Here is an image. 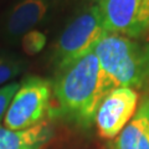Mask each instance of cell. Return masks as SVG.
<instances>
[{"label":"cell","instance_id":"6da1fadb","mask_svg":"<svg viewBox=\"0 0 149 149\" xmlns=\"http://www.w3.org/2000/svg\"><path fill=\"white\" fill-rule=\"evenodd\" d=\"M107 93L100 61L91 51L57 71L52 82L49 116L87 129L95 123L97 109Z\"/></svg>","mask_w":149,"mask_h":149},{"label":"cell","instance_id":"7a4b0ae2","mask_svg":"<svg viewBox=\"0 0 149 149\" xmlns=\"http://www.w3.org/2000/svg\"><path fill=\"white\" fill-rule=\"evenodd\" d=\"M107 92L118 87L141 90L149 85V42L106 34L95 45Z\"/></svg>","mask_w":149,"mask_h":149},{"label":"cell","instance_id":"3957f363","mask_svg":"<svg viewBox=\"0 0 149 149\" xmlns=\"http://www.w3.org/2000/svg\"><path fill=\"white\" fill-rule=\"evenodd\" d=\"M108 32L102 22L97 5L88 8L70 22L55 46L54 62L56 72L68 67L88 52Z\"/></svg>","mask_w":149,"mask_h":149},{"label":"cell","instance_id":"277c9868","mask_svg":"<svg viewBox=\"0 0 149 149\" xmlns=\"http://www.w3.org/2000/svg\"><path fill=\"white\" fill-rule=\"evenodd\" d=\"M52 83L40 77L26 78L20 83L4 117V125L22 130L45 122L50 113Z\"/></svg>","mask_w":149,"mask_h":149},{"label":"cell","instance_id":"5b68a950","mask_svg":"<svg viewBox=\"0 0 149 149\" xmlns=\"http://www.w3.org/2000/svg\"><path fill=\"white\" fill-rule=\"evenodd\" d=\"M108 34L139 39L149 31V0H97Z\"/></svg>","mask_w":149,"mask_h":149},{"label":"cell","instance_id":"8992f818","mask_svg":"<svg viewBox=\"0 0 149 149\" xmlns=\"http://www.w3.org/2000/svg\"><path fill=\"white\" fill-rule=\"evenodd\" d=\"M138 100V92L128 87H118L107 93L95 117L100 137L103 139L117 137L136 113Z\"/></svg>","mask_w":149,"mask_h":149},{"label":"cell","instance_id":"52a82bcc","mask_svg":"<svg viewBox=\"0 0 149 149\" xmlns=\"http://www.w3.org/2000/svg\"><path fill=\"white\" fill-rule=\"evenodd\" d=\"M111 149H149V97L138 106L132 119L114 138Z\"/></svg>","mask_w":149,"mask_h":149},{"label":"cell","instance_id":"ba28073f","mask_svg":"<svg viewBox=\"0 0 149 149\" xmlns=\"http://www.w3.org/2000/svg\"><path fill=\"white\" fill-rule=\"evenodd\" d=\"M49 10L47 0H21L9 14L6 30L11 36L25 35L45 17Z\"/></svg>","mask_w":149,"mask_h":149},{"label":"cell","instance_id":"9c48e42d","mask_svg":"<svg viewBox=\"0 0 149 149\" xmlns=\"http://www.w3.org/2000/svg\"><path fill=\"white\" fill-rule=\"evenodd\" d=\"M51 137L52 129L47 120L22 130L0 127V149H41Z\"/></svg>","mask_w":149,"mask_h":149},{"label":"cell","instance_id":"30bf717a","mask_svg":"<svg viewBox=\"0 0 149 149\" xmlns=\"http://www.w3.org/2000/svg\"><path fill=\"white\" fill-rule=\"evenodd\" d=\"M46 45V36L44 32L37 30H30L22 36L21 46L26 55H36L42 51Z\"/></svg>","mask_w":149,"mask_h":149},{"label":"cell","instance_id":"8fae6325","mask_svg":"<svg viewBox=\"0 0 149 149\" xmlns=\"http://www.w3.org/2000/svg\"><path fill=\"white\" fill-rule=\"evenodd\" d=\"M22 68L21 61L15 57H0V87L8 85L14 77L20 73Z\"/></svg>","mask_w":149,"mask_h":149},{"label":"cell","instance_id":"7c38bea8","mask_svg":"<svg viewBox=\"0 0 149 149\" xmlns=\"http://www.w3.org/2000/svg\"><path fill=\"white\" fill-rule=\"evenodd\" d=\"M20 83L19 82H11L8 85L0 87V122L5 117V113L10 106V102L14 98L15 93L17 92Z\"/></svg>","mask_w":149,"mask_h":149}]
</instances>
